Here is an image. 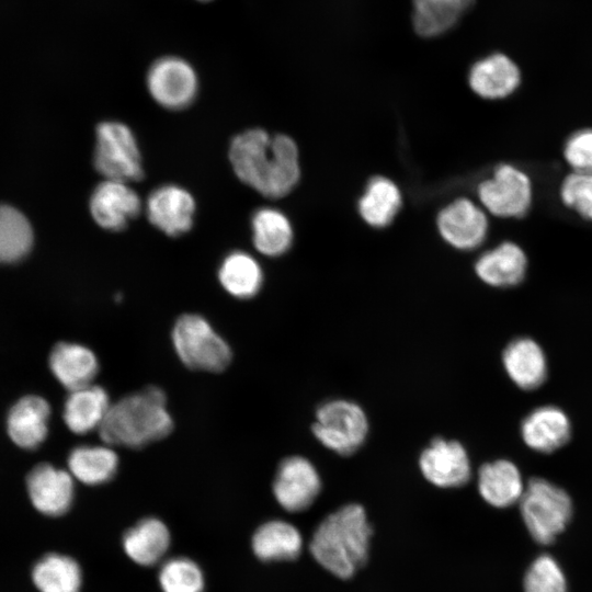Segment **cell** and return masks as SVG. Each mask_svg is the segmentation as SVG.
I'll use <instances>...</instances> for the list:
<instances>
[{"label":"cell","mask_w":592,"mask_h":592,"mask_svg":"<svg viewBox=\"0 0 592 592\" xmlns=\"http://www.w3.org/2000/svg\"><path fill=\"white\" fill-rule=\"evenodd\" d=\"M559 195L565 206L592 221V173L572 171L562 180Z\"/></svg>","instance_id":"836d02e7"},{"label":"cell","mask_w":592,"mask_h":592,"mask_svg":"<svg viewBox=\"0 0 592 592\" xmlns=\"http://www.w3.org/2000/svg\"><path fill=\"white\" fill-rule=\"evenodd\" d=\"M228 155L237 178L265 197H283L299 181L298 148L287 135L248 129L232 138Z\"/></svg>","instance_id":"6da1fadb"},{"label":"cell","mask_w":592,"mask_h":592,"mask_svg":"<svg viewBox=\"0 0 592 592\" xmlns=\"http://www.w3.org/2000/svg\"><path fill=\"white\" fill-rule=\"evenodd\" d=\"M521 434L530 448L540 453H551L568 442L571 424L568 415L560 408L543 406L524 418Z\"/></svg>","instance_id":"ffe728a7"},{"label":"cell","mask_w":592,"mask_h":592,"mask_svg":"<svg viewBox=\"0 0 592 592\" xmlns=\"http://www.w3.org/2000/svg\"><path fill=\"white\" fill-rule=\"evenodd\" d=\"M321 490V478L307 457L291 455L277 465L272 491L277 503L288 512L308 509Z\"/></svg>","instance_id":"30bf717a"},{"label":"cell","mask_w":592,"mask_h":592,"mask_svg":"<svg viewBox=\"0 0 592 592\" xmlns=\"http://www.w3.org/2000/svg\"><path fill=\"white\" fill-rule=\"evenodd\" d=\"M93 164L105 180L128 183L143 179L140 151L127 125L109 121L96 126Z\"/></svg>","instance_id":"52a82bcc"},{"label":"cell","mask_w":592,"mask_h":592,"mask_svg":"<svg viewBox=\"0 0 592 592\" xmlns=\"http://www.w3.org/2000/svg\"><path fill=\"white\" fill-rule=\"evenodd\" d=\"M26 490L37 512L58 517L66 514L72 506L75 479L68 470L42 463L29 473Z\"/></svg>","instance_id":"7c38bea8"},{"label":"cell","mask_w":592,"mask_h":592,"mask_svg":"<svg viewBox=\"0 0 592 592\" xmlns=\"http://www.w3.org/2000/svg\"><path fill=\"white\" fill-rule=\"evenodd\" d=\"M146 213L151 225L170 237H178L193 226L195 201L185 189L166 184L150 193Z\"/></svg>","instance_id":"9a60e30c"},{"label":"cell","mask_w":592,"mask_h":592,"mask_svg":"<svg viewBox=\"0 0 592 592\" xmlns=\"http://www.w3.org/2000/svg\"><path fill=\"white\" fill-rule=\"evenodd\" d=\"M89 207L100 227L119 231L140 213L141 201L126 182L104 180L93 190Z\"/></svg>","instance_id":"5bb4252c"},{"label":"cell","mask_w":592,"mask_h":592,"mask_svg":"<svg viewBox=\"0 0 592 592\" xmlns=\"http://www.w3.org/2000/svg\"><path fill=\"white\" fill-rule=\"evenodd\" d=\"M422 476L433 486L457 488L471 477L466 447L457 440L434 437L421 451L418 460Z\"/></svg>","instance_id":"8fae6325"},{"label":"cell","mask_w":592,"mask_h":592,"mask_svg":"<svg viewBox=\"0 0 592 592\" xmlns=\"http://www.w3.org/2000/svg\"><path fill=\"white\" fill-rule=\"evenodd\" d=\"M68 471L87 486H100L112 480L119 466L116 447L100 442L75 446L67 457Z\"/></svg>","instance_id":"603a6c76"},{"label":"cell","mask_w":592,"mask_h":592,"mask_svg":"<svg viewBox=\"0 0 592 592\" xmlns=\"http://www.w3.org/2000/svg\"><path fill=\"white\" fill-rule=\"evenodd\" d=\"M171 341L178 358L191 369L219 373L232 358L230 344L198 314L186 312L178 317Z\"/></svg>","instance_id":"277c9868"},{"label":"cell","mask_w":592,"mask_h":592,"mask_svg":"<svg viewBox=\"0 0 592 592\" xmlns=\"http://www.w3.org/2000/svg\"><path fill=\"white\" fill-rule=\"evenodd\" d=\"M251 547L262 561L296 559L301 551L303 538L292 524L272 520L260 525L252 535Z\"/></svg>","instance_id":"484cf974"},{"label":"cell","mask_w":592,"mask_h":592,"mask_svg":"<svg viewBox=\"0 0 592 592\" xmlns=\"http://www.w3.org/2000/svg\"><path fill=\"white\" fill-rule=\"evenodd\" d=\"M371 535L364 508L350 503L322 520L311 537L309 549L326 570L349 579L365 565Z\"/></svg>","instance_id":"3957f363"},{"label":"cell","mask_w":592,"mask_h":592,"mask_svg":"<svg viewBox=\"0 0 592 592\" xmlns=\"http://www.w3.org/2000/svg\"><path fill=\"white\" fill-rule=\"evenodd\" d=\"M477 193L482 206L502 218L525 216L533 201L531 178L510 163L498 166L492 175L479 184Z\"/></svg>","instance_id":"ba28073f"},{"label":"cell","mask_w":592,"mask_h":592,"mask_svg":"<svg viewBox=\"0 0 592 592\" xmlns=\"http://www.w3.org/2000/svg\"><path fill=\"white\" fill-rule=\"evenodd\" d=\"M524 592H567L559 563L549 555L538 556L524 577Z\"/></svg>","instance_id":"d6a6232c"},{"label":"cell","mask_w":592,"mask_h":592,"mask_svg":"<svg viewBox=\"0 0 592 592\" xmlns=\"http://www.w3.org/2000/svg\"><path fill=\"white\" fill-rule=\"evenodd\" d=\"M52 408L37 395L20 398L7 417V431L11 441L21 448L35 449L48 435Z\"/></svg>","instance_id":"e0dca14e"},{"label":"cell","mask_w":592,"mask_h":592,"mask_svg":"<svg viewBox=\"0 0 592 592\" xmlns=\"http://www.w3.org/2000/svg\"><path fill=\"white\" fill-rule=\"evenodd\" d=\"M170 543L169 528L153 516L138 521L122 537V546L127 557L145 567L159 563L166 556Z\"/></svg>","instance_id":"cb8c5ba5"},{"label":"cell","mask_w":592,"mask_h":592,"mask_svg":"<svg viewBox=\"0 0 592 592\" xmlns=\"http://www.w3.org/2000/svg\"><path fill=\"white\" fill-rule=\"evenodd\" d=\"M252 240L255 249L266 257L284 254L292 246L293 229L287 217L269 207L258 209L251 219Z\"/></svg>","instance_id":"f1b7e54d"},{"label":"cell","mask_w":592,"mask_h":592,"mask_svg":"<svg viewBox=\"0 0 592 592\" xmlns=\"http://www.w3.org/2000/svg\"><path fill=\"white\" fill-rule=\"evenodd\" d=\"M201 1H207V0H201Z\"/></svg>","instance_id":"8d00e7d4"},{"label":"cell","mask_w":592,"mask_h":592,"mask_svg":"<svg viewBox=\"0 0 592 592\" xmlns=\"http://www.w3.org/2000/svg\"><path fill=\"white\" fill-rule=\"evenodd\" d=\"M311 432L327 449L341 456H350L366 442L369 421L357 402L334 398L317 407Z\"/></svg>","instance_id":"5b68a950"},{"label":"cell","mask_w":592,"mask_h":592,"mask_svg":"<svg viewBox=\"0 0 592 592\" xmlns=\"http://www.w3.org/2000/svg\"><path fill=\"white\" fill-rule=\"evenodd\" d=\"M562 153L573 172L592 173V128L571 134L566 139Z\"/></svg>","instance_id":"e575fe53"},{"label":"cell","mask_w":592,"mask_h":592,"mask_svg":"<svg viewBox=\"0 0 592 592\" xmlns=\"http://www.w3.org/2000/svg\"><path fill=\"white\" fill-rule=\"evenodd\" d=\"M162 592H204L205 577L191 558L177 556L164 560L158 571Z\"/></svg>","instance_id":"1f68e13d"},{"label":"cell","mask_w":592,"mask_h":592,"mask_svg":"<svg viewBox=\"0 0 592 592\" xmlns=\"http://www.w3.org/2000/svg\"><path fill=\"white\" fill-rule=\"evenodd\" d=\"M520 506L530 534L545 545L563 531L572 514L568 493L543 478H533L527 482Z\"/></svg>","instance_id":"8992f818"},{"label":"cell","mask_w":592,"mask_h":592,"mask_svg":"<svg viewBox=\"0 0 592 592\" xmlns=\"http://www.w3.org/2000/svg\"><path fill=\"white\" fill-rule=\"evenodd\" d=\"M401 206L398 186L384 177L373 178L358 201L361 217L373 227L389 225Z\"/></svg>","instance_id":"f546056e"},{"label":"cell","mask_w":592,"mask_h":592,"mask_svg":"<svg viewBox=\"0 0 592 592\" xmlns=\"http://www.w3.org/2000/svg\"><path fill=\"white\" fill-rule=\"evenodd\" d=\"M173 426L166 392L150 385L112 402L98 434L114 447L137 449L164 439Z\"/></svg>","instance_id":"7a4b0ae2"},{"label":"cell","mask_w":592,"mask_h":592,"mask_svg":"<svg viewBox=\"0 0 592 592\" xmlns=\"http://www.w3.org/2000/svg\"><path fill=\"white\" fill-rule=\"evenodd\" d=\"M435 8L452 12L460 18L469 10L475 0H420Z\"/></svg>","instance_id":"d590c367"},{"label":"cell","mask_w":592,"mask_h":592,"mask_svg":"<svg viewBox=\"0 0 592 592\" xmlns=\"http://www.w3.org/2000/svg\"><path fill=\"white\" fill-rule=\"evenodd\" d=\"M525 486L514 463L497 459L483 464L478 473V491L496 508H506L521 500Z\"/></svg>","instance_id":"d4e9b609"},{"label":"cell","mask_w":592,"mask_h":592,"mask_svg":"<svg viewBox=\"0 0 592 592\" xmlns=\"http://www.w3.org/2000/svg\"><path fill=\"white\" fill-rule=\"evenodd\" d=\"M146 81L152 99L168 110H182L189 106L198 89L193 67L175 56L157 59L149 68Z\"/></svg>","instance_id":"9c48e42d"},{"label":"cell","mask_w":592,"mask_h":592,"mask_svg":"<svg viewBox=\"0 0 592 592\" xmlns=\"http://www.w3.org/2000/svg\"><path fill=\"white\" fill-rule=\"evenodd\" d=\"M218 281L230 296L237 299L254 297L263 285V272L259 262L244 251L227 254L218 269Z\"/></svg>","instance_id":"83f0119b"},{"label":"cell","mask_w":592,"mask_h":592,"mask_svg":"<svg viewBox=\"0 0 592 592\" xmlns=\"http://www.w3.org/2000/svg\"><path fill=\"white\" fill-rule=\"evenodd\" d=\"M468 82L471 90L482 99H504L521 84V70L509 56L493 53L471 66Z\"/></svg>","instance_id":"d6986e66"},{"label":"cell","mask_w":592,"mask_h":592,"mask_svg":"<svg viewBox=\"0 0 592 592\" xmlns=\"http://www.w3.org/2000/svg\"><path fill=\"white\" fill-rule=\"evenodd\" d=\"M112 402L107 390L94 383L68 391L62 406L64 423L70 432L77 435H86L93 431L99 432Z\"/></svg>","instance_id":"ac0fdd59"},{"label":"cell","mask_w":592,"mask_h":592,"mask_svg":"<svg viewBox=\"0 0 592 592\" xmlns=\"http://www.w3.org/2000/svg\"><path fill=\"white\" fill-rule=\"evenodd\" d=\"M33 244V230L27 218L16 208L0 205V263L23 259Z\"/></svg>","instance_id":"4dcf8cb0"},{"label":"cell","mask_w":592,"mask_h":592,"mask_svg":"<svg viewBox=\"0 0 592 592\" xmlns=\"http://www.w3.org/2000/svg\"><path fill=\"white\" fill-rule=\"evenodd\" d=\"M527 270V257L515 242L504 241L482 253L475 263L477 276L493 287L520 284Z\"/></svg>","instance_id":"44dd1931"},{"label":"cell","mask_w":592,"mask_h":592,"mask_svg":"<svg viewBox=\"0 0 592 592\" xmlns=\"http://www.w3.org/2000/svg\"><path fill=\"white\" fill-rule=\"evenodd\" d=\"M502 363L508 376L521 389H536L546 379L545 353L531 338L512 340L502 353Z\"/></svg>","instance_id":"7402d4cb"},{"label":"cell","mask_w":592,"mask_h":592,"mask_svg":"<svg viewBox=\"0 0 592 592\" xmlns=\"http://www.w3.org/2000/svg\"><path fill=\"white\" fill-rule=\"evenodd\" d=\"M39 592H81L82 570L70 556L48 553L36 560L31 571Z\"/></svg>","instance_id":"4316f807"},{"label":"cell","mask_w":592,"mask_h":592,"mask_svg":"<svg viewBox=\"0 0 592 592\" xmlns=\"http://www.w3.org/2000/svg\"><path fill=\"white\" fill-rule=\"evenodd\" d=\"M48 366L56 380L68 391L93 384L100 371V362L93 350L69 341L54 345Z\"/></svg>","instance_id":"2e32d148"},{"label":"cell","mask_w":592,"mask_h":592,"mask_svg":"<svg viewBox=\"0 0 592 592\" xmlns=\"http://www.w3.org/2000/svg\"><path fill=\"white\" fill-rule=\"evenodd\" d=\"M442 238L459 250L479 247L488 234V218L483 209L468 198H458L437 215Z\"/></svg>","instance_id":"4fadbf2b"}]
</instances>
